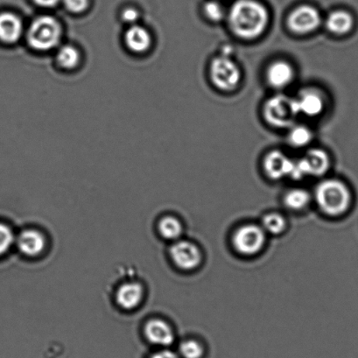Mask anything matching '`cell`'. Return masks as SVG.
Here are the masks:
<instances>
[{
    "instance_id": "cell-29",
    "label": "cell",
    "mask_w": 358,
    "mask_h": 358,
    "mask_svg": "<svg viewBox=\"0 0 358 358\" xmlns=\"http://www.w3.org/2000/svg\"><path fill=\"white\" fill-rule=\"evenodd\" d=\"M150 358H180L179 355L171 350H164L152 355Z\"/></svg>"
},
{
    "instance_id": "cell-18",
    "label": "cell",
    "mask_w": 358,
    "mask_h": 358,
    "mask_svg": "<svg viewBox=\"0 0 358 358\" xmlns=\"http://www.w3.org/2000/svg\"><path fill=\"white\" fill-rule=\"evenodd\" d=\"M126 43L131 51L135 53H142L150 47L151 36L143 27L134 26L127 31Z\"/></svg>"
},
{
    "instance_id": "cell-25",
    "label": "cell",
    "mask_w": 358,
    "mask_h": 358,
    "mask_svg": "<svg viewBox=\"0 0 358 358\" xmlns=\"http://www.w3.org/2000/svg\"><path fill=\"white\" fill-rule=\"evenodd\" d=\"M203 13L206 18L212 22H221L226 16L224 6L215 0L205 3Z\"/></svg>"
},
{
    "instance_id": "cell-16",
    "label": "cell",
    "mask_w": 358,
    "mask_h": 358,
    "mask_svg": "<svg viewBox=\"0 0 358 358\" xmlns=\"http://www.w3.org/2000/svg\"><path fill=\"white\" fill-rule=\"evenodd\" d=\"M22 22L18 16L10 13H0V41L15 43L22 36Z\"/></svg>"
},
{
    "instance_id": "cell-21",
    "label": "cell",
    "mask_w": 358,
    "mask_h": 358,
    "mask_svg": "<svg viewBox=\"0 0 358 358\" xmlns=\"http://www.w3.org/2000/svg\"><path fill=\"white\" fill-rule=\"evenodd\" d=\"M313 140V133L308 127L305 126H294L290 128L288 134V142L295 148L308 147Z\"/></svg>"
},
{
    "instance_id": "cell-8",
    "label": "cell",
    "mask_w": 358,
    "mask_h": 358,
    "mask_svg": "<svg viewBox=\"0 0 358 358\" xmlns=\"http://www.w3.org/2000/svg\"><path fill=\"white\" fill-rule=\"evenodd\" d=\"M322 24L321 13L314 6L303 5L291 12L287 18L288 29L299 36L311 34Z\"/></svg>"
},
{
    "instance_id": "cell-27",
    "label": "cell",
    "mask_w": 358,
    "mask_h": 358,
    "mask_svg": "<svg viewBox=\"0 0 358 358\" xmlns=\"http://www.w3.org/2000/svg\"><path fill=\"white\" fill-rule=\"evenodd\" d=\"M64 4L69 11L79 13L88 8L89 0H64Z\"/></svg>"
},
{
    "instance_id": "cell-24",
    "label": "cell",
    "mask_w": 358,
    "mask_h": 358,
    "mask_svg": "<svg viewBox=\"0 0 358 358\" xmlns=\"http://www.w3.org/2000/svg\"><path fill=\"white\" fill-rule=\"evenodd\" d=\"M179 353L182 358H201L204 355V349L197 341L187 340L180 343Z\"/></svg>"
},
{
    "instance_id": "cell-15",
    "label": "cell",
    "mask_w": 358,
    "mask_h": 358,
    "mask_svg": "<svg viewBox=\"0 0 358 358\" xmlns=\"http://www.w3.org/2000/svg\"><path fill=\"white\" fill-rule=\"evenodd\" d=\"M327 30L336 36L349 34L353 30L355 20L350 13L344 10H337L329 13L325 20Z\"/></svg>"
},
{
    "instance_id": "cell-2",
    "label": "cell",
    "mask_w": 358,
    "mask_h": 358,
    "mask_svg": "<svg viewBox=\"0 0 358 358\" xmlns=\"http://www.w3.org/2000/svg\"><path fill=\"white\" fill-rule=\"evenodd\" d=\"M315 199L322 213L336 217L349 210L352 196L349 187L342 180L328 179L315 187Z\"/></svg>"
},
{
    "instance_id": "cell-28",
    "label": "cell",
    "mask_w": 358,
    "mask_h": 358,
    "mask_svg": "<svg viewBox=\"0 0 358 358\" xmlns=\"http://www.w3.org/2000/svg\"><path fill=\"white\" fill-rule=\"evenodd\" d=\"M122 17L124 22L134 23L138 20V15L136 10L128 8L124 10Z\"/></svg>"
},
{
    "instance_id": "cell-17",
    "label": "cell",
    "mask_w": 358,
    "mask_h": 358,
    "mask_svg": "<svg viewBox=\"0 0 358 358\" xmlns=\"http://www.w3.org/2000/svg\"><path fill=\"white\" fill-rule=\"evenodd\" d=\"M143 298V287L141 284L130 282L124 284L117 293V302L121 308L131 310L141 304Z\"/></svg>"
},
{
    "instance_id": "cell-30",
    "label": "cell",
    "mask_w": 358,
    "mask_h": 358,
    "mask_svg": "<svg viewBox=\"0 0 358 358\" xmlns=\"http://www.w3.org/2000/svg\"><path fill=\"white\" fill-rule=\"evenodd\" d=\"M37 5L43 6V8H53L57 6L60 0H34Z\"/></svg>"
},
{
    "instance_id": "cell-11",
    "label": "cell",
    "mask_w": 358,
    "mask_h": 358,
    "mask_svg": "<svg viewBox=\"0 0 358 358\" xmlns=\"http://www.w3.org/2000/svg\"><path fill=\"white\" fill-rule=\"evenodd\" d=\"M294 159L284 152L274 150L268 152L264 159L263 166L266 176L272 180H280L290 177Z\"/></svg>"
},
{
    "instance_id": "cell-26",
    "label": "cell",
    "mask_w": 358,
    "mask_h": 358,
    "mask_svg": "<svg viewBox=\"0 0 358 358\" xmlns=\"http://www.w3.org/2000/svg\"><path fill=\"white\" fill-rule=\"evenodd\" d=\"M15 241V235H13L11 228L0 222V256L8 252Z\"/></svg>"
},
{
    "instance_id": "cell-3",
    "label": "cell",
    "mask_w": 358,
    "mask_h": 358,
    "mask_svg": "<svg viewBox=\"0 0 358 358\" xmlns=\"http://www.w3.org/2000/svg\"><path fill=\"white\" fill-rule=\"evenodd\" d=\"M263 115L271 127L290 129L299 116L294 97L283 94L270 97L263 107Z\"/></svg>"
},
{
    "instance_id": "cell-4",
    "label": "cell",
    "mask_w": 358,
    "mask_h": 358,
    "mask_svg": "<svg viewBox=\"0 0 358 358\" xmlns=\"http://www.w3.org/2000/svg\"><path fill=\"white\" fill-rule=\"evenodd\" d=\"M61 37L60 24L52 17L43 16L32 23L27 39L34 50L47 51L57 47Z\"/></svg>"
},
{
    "instance_id": "cell-9",
    "label": "cell",
    "mask_w": 358,
    "mask_h": 358,
    "mask_svg": "<svg viewBox=\"0 0 358 358\" xmlns=\"http://www.w3.org/2000/svg\"><path fill=\"white\" fill-rule=\"evenodd\" d=\"M170 256L177 267L185 271L197 268L203 259L199 248L186 241L176 242L170 248Z\"/></svg>"
},
{
    "instance_id": "cell-1",
    "label": "cell",
    "mask_w": 358,
    "mask_h": 358,
    "mask_svg": "<svg viewBox=\"0 0 358 358\" xmlns=\"http://www.w3.org/2000/svg\"><path fill=\"white\" fill-rule=\"evenodd\" d=\"M227 18L231 32L248 41L262 36L269 24L268 10L257 0H236L229 9Z\"/></svg>"
},
{
    "instance_id": "cell-13",
    "label": "cell",
    "mask_w": 358,
    "mask_h": 358,
    "mask_svg": "<svg viewBox=\"0 0 358 358\" xmlns=\"http://www.w3.org/2000/svg\"><path fill=\"white\" fill-rule=\"evenodd\" d=\"M145 335L149 342L155 345L166 347L171 345L175 341L171 327L162 320H151L145 327Z\"/></svg>"
},
{
    "instance_id": "cell-7",
    "label": "cell",
    "mask_w": 358,
    "mask_h": 358,
    "mask_svg": "<svg viewBox=\"0 0 358 358\" xmlns=\"http://www.w3.org/2000/svg\"><path fill=\"white\" fill-rule=\"evenodd\" d=\"M266 235L262 226L252 224L243 225L233 234V248L241 255H258L266 244Z\"/></svg>"
},
{
    "instance_id": "cell-5",
    "label": "cell",
    "mask_w": 358,
    "mask_h": 358,
    "mask_svg": "<svg viewBox=\"0 0 358 358\" xmlns=\"http://www.w3.org/2000/svg\"><path fill=\"white\" fill-rule=\"evenodd\" d=\"M210 76L215 88L225 92H231L238 88L242 78L238 65L231 57L222 55L212 60Z\"/></svg>"
},
{
    "instance_id": "cell-12",
    "label": "cell",
    "mask_w": 358,
    "mask_h": 358,
    "mask_svg": "<svg viewBox=\"0 0 358 358\" xmlns=\"http://www.w3.org/2000/svg\"><path fill=\"white\" fill-rule=\"evenodd\" d=\"M266 81L273 89L286 88L293 83L295 72L293 66L286 61H275L267 68Z\"/></svg>"
},
{
    "instance_id": "cell-19",
    "label": "cell",
    "mask_w": 358,
    "mask_h": 358,
    "mask_svg": "<svg viewBox=\"0 0 358 358\" xmlns=\"http://www.w3.org/2000/svg\"><path fill=\"white\" fill-rule=\"evenodd\" d=\"M284 203L291 210L300 211L307 208L310 203V194L303 189L287 191L284 196Z\"/></svg>"
},
{
    "instance_id": "cell-10",
    "label": "cell",
    "mask_w": 358,
    "mask_h": 358,
    "mask_svg": "<svg viewBox=\"0 0 358 358\" xmlns=\"http://www.w3.org/2000/svg\"><path fill=\"white\" fill-rule=\"evenodd\" d=\"M296 103L299 115L308 117L320 116L325 109V99L322 92L315 89H306L301 90L296 97H294Z\"/></svg>"
},
{
    "instance_id": "cell-20",
    "label": "cell",
    "mask_w": 358,
    "mask_h": 358,
    "mask_svg": "<svg viewBox=\"0 0 358 358\" xmlns=\"http://www.w3.org/2000/svg\"><path fill=\"white\" fill-rule=\"evenodd\" d=\"M159 231L163 238L168 241H177L182 234L183 227L178 219L166 217L159 222Z\"/></svg>"
},
{
    "instance_id": "cell-22",
    "label": "cell",
    "mask_w": 358,
    "mask_h": 358,
    "mask_svg": "<svg viewBox=\"0 0 358 358\" xmlns=\"http://www.w3.org/2000/svg\"><path fill=\"white\" fill-rule=\"evenodd\" d=\"M262 227L268 234L279 235L286 229L287 221L283 215L269 213L263 217Z\"/></svg>"
},
{
    "instance_id": "cell-14",
    "label": "cell",
    "mask_w": 358,
    "mask_h": 358,
    "mask_svg": "<svg viewBox=\"0 0 358 358\" xmlns=\"http://www.w3.org/2000/svg\"><path fill=\"white\" fill-rule=\"evenodd\" d=\"M16 241L20 251L29 257L41 255L46 245L44 236L34 229H27L20 233Z\"/></svg>"
},
{
    "instance_id": "cell-23",
    "label": "cell",
    "mask_w": 358,
    "mask_h": 358,
    "mask_svg": "<svg viewBox=\"0 0 358 358\" xmlns=\"http://www.w3.org/2000/svg\"><path fill=\"white\" fill-rule=\"evenodd\" d=\"M79 59L78 51L71 46H65L58 51L57 61L65 69L75 68L78 64Z\"/></svg>"
},
{
    "instance_id": "cell-6",
    "label": "cell",
    "mask_w": 358,
    "mask_h": 358,
    "mask_svg": "<svg viewBox=\"0 0 358 358\" xmlns=\"http://www.w3.org/2000/svg\"><path fill=\"white\" fill-rule=\"evenodd\" d=\"M331 165L328 152L320 148H313L307 152L304 157L294 159L290 178L301 180L306 177H320L329 171Z\"/></svg>"
}]
</instances>
